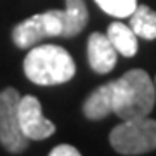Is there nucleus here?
<instances>
[{
	"label": "nucleus",
	"instance_id": "12",
	"mask_svg": "<svg viewBox=\"0 0 156 156\" xmlns=\"http://www.w3.org/2000/svg\"><path fill=\"white\" fill-rule=\"evenodd\" d=\"M102 11L115 17H130L137 7V0H95Z\"/></svg>",
	"mask_w": 156,
	"mask_h": 156
},
{
	"label": "nucleus",
	"instance_id": "6",
	"mask_svg": "<svg viewBox=\"0 0 156 156\" xmlns=\"http://www.w3.org/2000/svg\"><path fill=\"white\" fill-rule=\"evenodd\" d=\"M19 127L28 140H44L56 132L54 123L42 115V104L35 95H23L17 104Z\"/></svg>",
	"mask_w": 156,
	"mask_h": 156
},
{
	"label": "nucleus",
	"instance_id": "13",
	"mask_svg": "<svg viewBox=\"0 0 156 156\" xmlns=\"http://www.w3.org/2000/svg\"><path fill=\"white\" fill-rule=\"evenodd\" d=\"M50 156H80V151L69 144H61L56 146L54 149H50Z\"/></svg>",
	"mask_w": 156,
	"mask_h": 156
},
{
	"label": "nucleus",
	"instance_id": "1",
	"mask_svg": "<svg viewBox=\"0 0 156 156\" xmlns=\"http://www.w3.org/2000/svg\"><path fill=\"white\" fill-rule=\"evenodd\" d=\"M113 92V113L122 120L147 116L156 101L153 80L144 69H130L118 80L109 82Z\"/></svg>",
	"mask_w": 156,
	"mask_h": 156
},
{
	"label": "nucleus",
	"instance_id": "7",
	"mask_svg": "<svg viewBox=\"0 0 156 156\" xmlns=\"http://www.w3.org/2000/svg\"><path fill=\"white\" fill-rule=\"evenodd\" d=\"M87 56H89L90 68L95 73H109L116 64L118 52L113 47L111 40L108 38V35L102 33H92L87 44Z\"/></svg>",
	"mask_w": 156,
	"mask_h": 156
},
{
	"label": "nucleus",
	"instance_id": "4",
	"mask_svg": "<svg viewBox=\"0 0 156 156\" xmlns=\"http://www.w3.org/2000/svg\"><path fill=\"white\" fill-rule=\"evenodd\" d=\"M47 37H62V11L59 9L35 14L12 30V40L19 49H31Z\"/></svg>",
	"mask_w": 156,
	"mask_h": 156
},
{
	"label": "nucleus",
	"instance_id": "10",
	"mask_svg": "<svg viewBox=\"0 0 156 156\" xmlns=\"http://www.w3.org/2000/svg\"><path fill=\"white\" fill-rule=\"evenodd\" d=\"M108 38L111 40L113 47L116 49L118 54L125 57H134L137 54V35L134 30L130 28V24L125 23H111L108 28Z\"/></svg>",
	"mask_w": 156,
	"mask_h": 156
},
{
	"label": "nucleus",
	"instance_id": "5",
	"mask_svg": "<svg viewBox=\"0 0 156 156\" xmlns=\"http://www.w3.org/2000/svg\"><path fill=\"white\" fill-rule=\"evenodd\" d=\"M19 99V92L12 87L0 94V144L12 154L23 153L28 147V139L23 134L17 118Z\"/></svg>",
	"mask_w": 156,
	"mask_h": 156
},
{
	"label": "nucleus",
	"instance_id": "9",
	"mask_svg": "<svg viewBox=\"0 0 156 156\" xmlns=\"http://www.w3.org/2000/svg\"><path fill=\"white\" fill-rule=\"evenodd\" d=\"M89 21V12L85 0H66V7L62 11V37H75Z\"/></svg>",
	"mask_w": 156,
	"mask_h": 156
},
{
	"label": "nucleus",
	"instance_id": "8",
	"mask_svg": "<svg viewBox=\"0 0 156 156\" xmlns=\"http://www.w3.org/2000/svg\"><path fill=\"white\" fill-rule=\"evenodd\" d=\"M113 113V92L111 85H101L83 102V115L89 120H102Z\"/></svg>",
	"mask_w": 156,
	"mask_h": 156
},
{
	"label": "nucleus",
	"instance_id": "3",
	"mask_svg": "<svg viewBox=\"0 0 156 156\" xmlns=\"http://www.w3.org/2000/svg\"><path fill=\"white\" fill-rule=\"evenodd\" d=\"M113 149L125 156L146 154L156 149V120L144 116L125 120L109 134Z\"/></svg>",
	"mask_w": 156,
	"mask_h": 156
},
{
	"label": "nucleus",
	"instance_id": "11",
	"mask_svg": "<svg viewBox=\"0 0 156 156\" xmlns=\"http://www.w3.org/2000/svg\"><path fill=\"white\" fill-rule=\"evenodd\" d=\"M130 28L140 38H156V12L147 5H137L130 14Z\"/></svg>",
	"mask_w": 156,
	"mask_h": 156
},
{
	"label": "nucleus",
	"instance_id": "2",
	"mask_svg": "<svg viewBox=\"0 0 156 156\" xmlns=\"http://www.w3.org/2000/svg\"><path fill=\"white\" fill-rule=\"evenodd\" d=\"M24 75L37 85L66 83L76 73L73 57L66 49L59 45L44 44L31 47L24 57Z\"/></svg>",
	"mask_w": 156,
	"mask_h": 156
}]
</instances>
